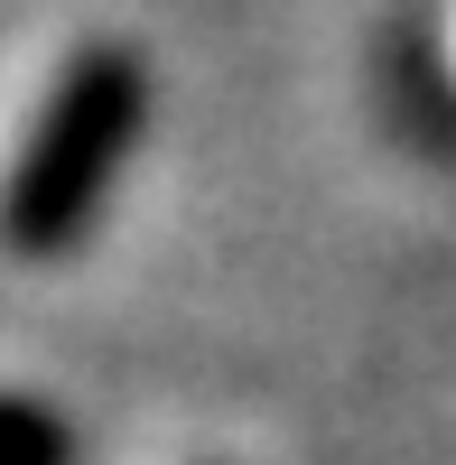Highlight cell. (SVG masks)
Returning a JSON list of instances; mask_svg holds the SVG:
<instances>
[{"label": "cell", "instance_id": "cell-1", "mask_svg": "<svg viewBox=\"0 0 456 465\" xmlns=\"http://www.w3.org/2000/svg\"><path fill=\"white\" fill-rule=\"evenodd\" d=\"M140 122H149V65L131 47H84L47 84V103H37V122L19 140V168L0 186V242L19 261L74 252L84 223L103 214L112 177H122Z\"/></svg>", "mask_w": 456, "mask_h": 465}, {"label": "cell", "instance_id": "cell-2", "mask_svg": "<svg viewBox=\"0 0 456 465\" xmlns=\"http://www.w3.org/2000/svg\"><path fill=\"white\" fill-rule=\"evenodd\" d=\"M0 465H74V419L37 391H0Z\"/></svg>", "mask_w": 456, "mask_h": 465}]
</instances>
